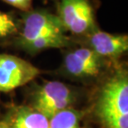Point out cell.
Segmentation results:
<instances>
[{
	"label": "cell",
	"instance_id": "obj_1",
	"mask_svg": "<svg viewBox=\"0 0 128 128\" xmlns=\"http://www.w3.org/2000/svg\"><path fill=\"white\" fill-rule=\"evenodd\" d=\"M96 115L106 128H128V78L117 71L102 88L96 104Z\"/></svg>",
	"mask_w": 128,
	"mask_h": 128
},
{
	"label": "cell",
	"instance_id": "obj_2",
	"mask_svg": "<svg viewBox=\"0 0 128 128\" xmlns=\"http://www.w3.org/2000/svg\"><path fill=\"white\" fill-rule=\"evenodd\" d=\"M57 16L65 31L73 35L85 37L97 28L90 0H60Z\"/></svg>",
	"mask_w": 128,
	"mask_h": 128
},
{
	"label": "cell",
	"instance_id": "obj_3",
	"mask_svg": "<svg viewBox=\"0 0 128 128\" xmlns=\"http://www.w3.org/2000/svg\"><path fill=\"white\" fill-rule=\"evenodd\" d=\"M65 32L57 14L43 9H32L22 17L17 42L18 45L42 37L62 36L66 35Z\"/></svg>",
	"mask_w": 128,
	"mask_h": 128
},
{
	"label": "cell",
	"instance_id": "obj_4",
	"mask_svg": "<svg viewBox=\"0 0 128 128\" xmlns=\"http://www.w3.org/2000/svg\"><path fill=\"white\" fill-rule=\"evenodd\" d=\"M74 95L68 86L57 81L42 85L34 94L32 108L50 120L58 112L70 108Z\"/></svg>",
	"mask_w": 128,
	"mask_h": 128
},
{
	"label": "cell",
	"instance_id": "obj_5",
	"mask_svg": "<svg viewBox=\"0 0 128 128\" xmlns=\"http://www.w3.org/2000/svg\"><path fill=\"white\" fill-rule=\"evenodd\" d=\"M40 70L18 57L0 53V92H8L33 81Z\"/></svg>",
	"mask_w": 128,
	"mask_h": 128
},
{
	"label": "cell",
	"instance_id": "obj_6",
	"mask_svg": "<svg viewBox=\"0 0 128 128\" xmlns=\"http://www.w3.org/2000/svg\"><path fill=\"white\" fill-rule=\"evenodd\" d=\"M106 66V59L88 47L70 50L64 55L62 69L66 75L76 79L98 76Z\"/></svg>",
	"mask_w": 128,
	"mask_h": 128
},
{
	"label": "cell",
	"instance_id": "obj_7",
	"mask_svg": "<svg viewBox=\"0 0 128 128\" xmlns=\"http://www.w3.org/2000/svg\"><path fill=\"white\" fill-rule=\"evenodd\" d=\"M86 37V47L106 60H116L128 50V36L112 34L96 28Z\"/></svg>",
	"mask_w": 128,
	"mask_h": 128
},
{
	"label": "cell",
	"instance_id": "obj_8",
	"mask_svg": "<svg viewBox=\"0 0 128 128\" xmlns=\"http://www.w3.org/2000/svg\"><path fill=\"white\" fill-rule=\"evenodd\" d=\"M11 128H49V120L33 108L21 107L11 122Z\"/></svg>",
	"mask_w": 128,
	"mask_h": 128
},
{
	"label": "cell",
	"instance_id": "obj_9",
	"mask_svg": "<svg viewBox=\"0 0 128 128\" xmlns=\"http://www.w3.org/2000/svg\"><path fill=\"white\" fill-rule=\"evenodd\" d=\"M71 39L66 35L42 37L30 42L21 43L18 46L29 53H38L51 48H63L69 47Z\"/></svg>",
	"mask_w": 128,
	"mask_h": 128
},
{
	"label": "cell",
	"instance_id": "obj_10",
	"mask_svg": "<svg viewBox=\"0 0 128 128\" xmlns=\"http://www.w3.org/2000/svg\"><path fill=\"white\" fill-rule=\"evenodd\" d=\"M82 112L68 108L58 112L49 120V128H82Z\"/></svg>",
	"mask_w": 128,
	"mask_h": 128
},
{
	"label": "cell",
	"instance_id": "obj_11",
	"mask_svg": "<svg viewBox=\"0 0 128 128\" xmlns=\"http://www.w3.org/2000/svg\"><path fill=\"white\" fill-rule=\"evenodd\" d=\"M18 28V24L11 14L0 11V38L17 34Z\"/></svg>",
	"mask_w": 128,
	"mask_h": 128
},
{
	"label": "cell",
	"instance_id": "obj_12",
	"mask_svg": "<svg viewBox=\"0 0 128 128\" xmlns=\"http://www.w3.org/2000/svg\"><path fill=\"white\" fill-rule=\"evenodd\" d=\"M2 1L20 11L28 12L32 10L33 0H2Z\"/></svg>",
	"mask_w": 128,
	"mask_h": 128
},
{
	"label": "cell",
	"instance_id": "obj_13",
	"mask_svg": "<svg viewBox=\"0 0 128 128\" xmlns=\"http://www.w3.org/2000/svg\"><path fill=\"white\" fill-rule=\"evenodd\" d=\"M0 128H11V122H9L7 120L0 122Z\"/></svg>",
	"mask_w": 128,
	"mask_h": 128
}]
</instances>
